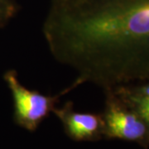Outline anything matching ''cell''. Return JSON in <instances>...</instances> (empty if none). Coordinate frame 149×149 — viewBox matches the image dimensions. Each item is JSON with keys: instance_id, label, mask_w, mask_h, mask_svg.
<instances>
[{"instance_id": "2", "label": "cell", "mask_w": 149, "mask_h": 149, "mask_svg": "<svg viewBox=\"0 0 149 149\" xmlns=\"http://www.w3.org/2000/svg\"><path fill=\"white\" fill-rule=\"evenodd\" d=\"M3 77L13 99L14 123L29 132H35L40 124L49 117L61 96L83 85L80 79L75 78L72 84L58 94L48 95L30 90L22 85L16 70H8Z\"/></svg>"}, {"instance_id": "1", "label": "cell", "mask_w": 149, "mask_h": 149, "mask_svg": "<svg viewBox=\"0 0 149 149\" xmlns=\"http://www.w3.org/2000/svg\"><path fill=\"white\" fill-rule=\"evenodd\" d=\"M42 32L83 84L104 91L149 81V0H50Z\"/></svg>"}, {"instance_id": "5", "label": "cell", "mask_w": 149, "mask_h": 149, "mask_svg": "<svg viewBox=\"0 0 149 149\" xmlns=\"http://www.w3.org/2000/svg\"><path fill=\"white\" fill-rule=\"evenodd\" d=\"M113 91L149 126V96L135 94L124 85L116 86Z\"/></svg>"}, {"instance_id": "4", "label": "cell", "mask_w": 149, "mask_h": 149, "mask_svg": "<svg viewBox=\"0 0 149 149\" xmlns=\"http://www.w3.org/2000/svg\"><path fill=\"white\" fill-rule=\"evenodd\" d=\"M52 113L61 121L66 136L75 142H97L104 139L102 113H85L74 109L72 101L55 107Z\"/></svg>"}, {"instance_id": "7", "label": "cell", "mask_w": 149, "mask_h": 149, "mask_svg": "<svg viewBox=\"0 0 149 149\" xmlns=\"http://www.w3.org/2000/svg\"><path fill=\"white\" fill-rule=\"evenodd\" d=\"M126 85V87L129 91L135 94L149 96V81L139 83V84H130V85Z\"/></svg>"}, {"instance_id": "6", "label": "cell", "mask_w": 149, "mask_h": 149, "mask_svg": "<svg viewBox=\"0 0 149 149\" xmlns=\"http://www.w3.org/2000/svg\"><path fill=\"white\" fill-rule=\"evenodd\" d=\"M21 8L18 0H0V29L13 19Z\"/></svg>"}, {"instance_id": "3", "label": "cell", "mask_w": 149, "mask_h": 149, "mask_svg": "<svg viewBox=\"0 0 149 149\" xmlns=\"http://www.w3.org/2000/svg\"><path fill=\"white\" fill-rule=\"evenodd\" d=\"M104 139H119L149 148V126L128 106L113 89L104 91Z\"/></svg>"}]
</instances>
